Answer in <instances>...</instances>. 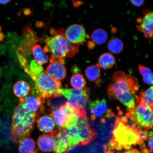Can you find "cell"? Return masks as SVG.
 <instances>
[{
    "instance_id": "cell-33",
    "label": "cell",
    "mask_w": 153,
    "mask_h": 153,
    "mask_svg": "<svg viewBox=\"0 0 153 153\" xmlns=\"http://www.w3.org/2000/svg\"><path fill=\"white\" fill-rule=\"evenodd\" d=\"M149 139L148 142V145L149 149H150V153H152L153 151V135L152 136L149 137Z\"/></svg>"
},
{
    "instance_id": "cell-8",
    "label": "cell",
    "mask_w": 153,
    "mask_h": 153,
    "mask_svg": "<svg viewBox=\"0 0 153 153\" xmlns=\"http://www.w3.org/2000/svg\"><path fill=\"white\" fill-rule=\"evenodd\" d=\"M45 100L35 88L30 90L27 97L20 99V103L24 108L38 116L45 109L44 105Z\"/></svg>"
},
{
    "instance_id": "cell-31",
    "label": "cell",
    "mask_w": 153,
    "mask_h": 153,
    "mask_svg": "<svg viewBox=\"0 0 153 153\" xmlns=\"http://www.w3.org/2000/svg\"><path fill=\"white\" fill-rule=\"evenodd\" d=\"M130 1L133 5L137 7L142 6L144 4L145 2V1H143V0H140V1L131 0Z\"/></svg>"
},
{
    "instance_id": "cell-19",
    "label": "cell",
    "mask_w": 153,
    "mask_h": 153,
    "mask_svg": "<svg viewBox=\"0 0 153 153\" xmlns=\"http://www.w3.org/2000/svg\"><path fill=\"white\" fill-rule=\"evenodd\" d=\"M37 122L38 129L43 133L51 132L55 126L53 118L48 116L41 117L37 120Z\"/></svg>"
},
{
    "instance_id": "cell-38",
    "label": "cell",
    "mask_w": 153,
    "mask_h": 153,
    "mask_svg": "<svg viewBox=\"0 0 153 153\" xmlns=\"http://www.w3.org/2000/svg\"><path fill=\"white\" fill-rule=\"evenodd\" d=\"M5 37V35L3 34V32H2L1 28V26H0V42H1L3 41Z\"/></svg>"
},
{
    "instance_id": "cell-25",
    "label": "cell",
    "mask_w": 153,
    "mask_h": 153,
    "mask_svg": "<svg viewBox=\"0 0 153 153\" xmlns=\"http://www.w3.org/2000/svg\"><path fill=\"white\" fill-rule=\"evenodd\" d=\"M108 48L111 53L114 54H118L123 50V42L118 37H113L108 42Z\"/></svg>"
},
{
    "instance_id": "cell-43",
    "label": "cell",
    "mask_w": 153,
    "mask_h": 153,
    "mask_svg": "<svg viewBox=\"0 0 153 153\" xmlns=\"http://www.w3.org/2000/svg\"><path fill=\"white\" fill-rule=\"evenodd\" d=\"M104 153H114V151H108V152H105Z\"/></svg>"
},
{
    "instance_id": "cell-44",
    "label": "cell",
    "mask_w": 153,
    "mask_h": 153,
    "mask_svg": "<svg viewBox=\"0 0 153 153\" xmlns=\"http://www.w3.org/2000/svg\"><path fill=\"white\" fill-rule=\"evenodd\" d=\"M0 75H1V72H0Z\"/></svg>"
},
{
    "instance_id": "cell-27",
    "label": "cell",
    "mask_w": 153,
    "mask_h": 153,
    "mask_svg": "<svg viewBox=\"0 0 153 153\" xmlns=\"http://www.w3.org/2000/svg\"><path fill=\"white\" fill-rule=\"evenodd\" d=\"M70 83L75 89L82 90L85 87L86 81L83 76L78 73L74 74L71 76Z\"/></svg>"
},
{
    "instance_id": "cell-34",
    "label": "cell",
    "mask_w": 153,
    "mask_h": 153,
    "mask_svg": "<svg viewBox=\"0 0 153 153\" xmlns=\"http://www.w3.org/2000/svg\"><path fill=\"white\" fill-rule=\"evenodd\" d=\"M95 44L92 41H89L87 43V47L88 49L91 50L94 48L95 46Z\"/></svg>"
},
{
    "instance_id": "cell-35",
    "label": "cell",
    "mask_w": 153,
    "mask_h": 153,
    "mask_svg": "<svg viewBox=\"0 0 153 153\" xmlns=\"http://www.w3.org/2000/svg\"><path fill=\"white\" fill-rule=\"evenodd\" d=\"M114 116V112L111 110H108L107 111L106 113L105 114V118H111L113 117Z\"/></svg>"
},
{
    "instance_id": "cell-32",
    "label": "cell",
    "mask_w": 153,
    "mask_h": 153,
    "mask_svg": "<svg viewBox=\"0 0 153 153\" xmlns=\"http://www.w3.org/2000/svg\"><path fill=\"white\" fill-rule=\"evenodd\" d=\"M142 153H150V151L144 143L139 145Z\"/></svg>"
},
{
    "instance_id": "cell-23",
    "label": "cell",
    "mask_w": 153,
    "mask_h": 153,
    "mask_svg": "<svg viewBox=\"0 0 153 153\" xmlns=\"http://www.w3.org/2000/svg\"><path fill=\"white\" fill-rule=\"evenodd\" d=\"M20 153H38L36 148V143L33 139L26 138L20 143L19 147Z\"/></svg>"
},
{
    "instance_id": "cell-5",
    "label": "cell",
    "mask_w": 153,
    "mask_h": 153,
    "mask_svg": "<svg viewBox=\"0 0 153 153\" xmlns=\"http://www.w3.org/2000/svg\"><path fill=\"white\" fill-rule=\"evenodd\" d=\"M127 111L126 116L138 129L148 131L152 129L153 110L146 103L135 98L134 109Z\"/></svg>"
},
{
    "instance_id": "cell-4",
    "label": "cell",
    "mask_w": 153,
    "mask_h": 153,
    "mask_svg": "<svg viewBox=\"0 0 153 153\" xmlns=\"http://www.w3.org/2000/svg\"><path fill=\"white\" fill-rule=\"evenodd\" d=\"M139 88L138 82L135 76L118 71L113 74L107 91L110 100H114L116 95L120 93L129 91L135 94Z\"/></svg>"
},
{
    "instance_id": "cell-18",
    "label": "cell",
    "mask_w": 153,
    "mask_h": 153,
    "mask_svg": "<svg viewBox=\"0 0 153 153\" xmlns=\"http://www.w3.org/2000/svg\"><path fill=\"white\" fill-rule=\"evenodd\" d=\"M85 74L86 77L90 81L95 82L97 85H100L102 81L100 79L101 71L97 64L88 67L85 70Z\"/></svg>"
},
{
    "instance_id": "cell-12",
    "label": "cell",
    "mask_w": 153,
    "mask_h": 153,
    "mask_svg": "<svg viewBox=\"0 0 153 153\" xmlns=\"http://www.w3.org/2000/svg\"><path fill=\"white\" fill-rule=\"evenodd\" d=\"M65 35L71 43L79 45H83L87 37L85 27L78 24H73L69 26L65 30Z\"/></svg>"
},
{
    "instance_id": "cell-37",
    "label": "cell",
    "mask_w": 153,
    "mask_h": 153,
    "mask_svg": "<svg viewBox=\"0 0 153 153\" xmlns=\"http://www.w3.org/2000/svg\"><path fill=\"white\" fill-rule=\"evenodd\" d=\"M124 153H140L138 149L136 148L132 149L128 151H126Z\"/></svg>"
},
{
    "instance_id": "cell-42",
    "label": "cell",
    "mask_w": 153,
    "mask_h": 153,
    "mask_svg": "<svg viewBox=\"0 0 153 153\" xmlns=\"http://www.w3.org/2000/svg\"><path fill=\"white\" fill-rule=\"evenodd\" d=\"M131 148V146H129V145L123 146V149H124L125 150H129Z\"/></svg>"
},
{
    "instance_id": "cell-17",
    "label": "cell",
    "mask_w": 153,
    "mask_h": 153,
    "mask_svg": "<svg viewBox=\"0 0 153 153\" xmlns=\"http://www.w3.org/2000/svg\"><path fill=\"white\" fill-rule=\"evenodd\" d=\"M38 148L42 152L49 153L52 152L53 141L49 134H43L38 137L37 140Z\"/></svg>"
},
{
    "instance_id": "cell-3",
    "label": "cell",
    "mask_w": 153,
    "mask_h": 153,
    "mask_svg": "<svg viewBox=\"0 0 153 153\" xmlns=\"http://www.w3.org/2000/svg\"><path fill=\"white\" fill-rule=\"evenodd\" d=\"M143 130H138L136 126H129L116 117L112 132V139L122 147L140 145L144 143L140 134Z\"/></svg>"
},
{
    "instance_id": "cell-14",
    "label": "cell",
    "mask_w": 153,
    "mask_h": 153,
    "mask_svg": "<svg viewBox=\"0 0 153 153\" xmlns=\"http://www.w3.org/2000/svg\"><path fill=\"white\" fill-rule=\"evenodd\" d=\"M89 105L91 113V119L93 120L101 117L108 111L107 102L105 99L91 101Z\"/></svg>"
},
{
    "instance_id": "cell-16",
    "label": "cell",
    "mask_w": 153,
    "mask_h": 153,
    "mask_svg": "<svg viewBox=\"0 0 153 153\" xmlns=\"http://www.w3.org/2000/svg\"><path fill=\"white\" fill-rule=\"evenodd\" d=\"M134 93L129 91L123 92L116 95L114 100H118L127 107V110H133L134 109L135 101Z\"/></svg>"
},
{
    "instance_id": "cell-6",
    "label": "cell",
    "mask_w": 153,
    "mask_h": 153,
    "mask_svg": "<svg viewBox=\"0 0 153 153\" xmlns=\"http://www.w3.org/2000/svg\"><path fill=\"white\" fill-rule=\"evenodd\" d=\"M30 77L35 83V88L43 99L54 98L62 95V83L48 75L45 71Z\"/></svg>"
},
{
    "instance_id": "cell-15",
    "label": "cell",
    "mask_w": 153,
    "mask_h": 153,
    "mask_svg": "<svg viewBox=\"0 0 153 153\" xmlns=\"http://www.w3.org/2000/svg\"><path fill=\"white\" fill-rule=\"evenodd\" d=\"M51 115L59 129L65 128L68 120V114L64 105L56 110L53 111Z\"/></svg>"
},
{
    "instance_id": "cell-13",
    "label": "cell",
    "mask_w": 153,
    "mask_h": 153,
    "mask_svg": "<svg viewBox=\"0 0 153 153\" xmlns=\"http://www.w3.org/2000/svg\"><path fill=\"white\" fill-rule=\"evenodd\" d=\"M45 71L53 79L60 82L66 77L67 74L66 68L64 65L56 61L50 63Z\"/></svg>"
},
{
    "instance_id": "cell-10",
    "label": "cell",
    "mask_w": 153,
    "mask_h": 153,
    "mask_svg": "<svg viewBox=\"0 0 153 153\" xmlns=\"http://www.w3.org/2000/svg\"><path fill=\"white\" fill-rule=\"evenodd\" d=\"M143 16L137 19L138 24L136 27L142 32L143 36L147 39H152L153 30V13L150 9H145L143 11Z\"/></svg>"
},
{
    "instance_id": "cell-41",
    "label": "cell",
    "mask_w": 153,
    "mask_h": 153,
    "mask_svg": "<svg viewBox=\"0 0 153 153\" xmlns=\"http://www.w3.org/2000/svg\"><path fill=\"white\" fill-rule=\"evenodd\" d=\"M11 1H10V0H9V1H7V0H6V1H0V4L5 5L8 4Z\"/></svg>"
},
{
    "instance_id": "cell-1",
    "label": "cell",
    "mask_w": 153,
    "mask_h": 153,
    "mask_svg": "<svg viewBox=\"0 0 153 153\" xmlns=\"http://www.w3.org/2000/svg\"><path fill=\"white\" fill-rule=\"evenodd\" d=\"M45 52L51 53L50 62H58L64 64L67 57H74L79 51V45H74L67 39L65 30L60 28L54 31L53 36L45 39Z\"/></svg>"
},
{
    "instance_id": "cell-40",
    "label": "cell",
    "mask_w": 153,
    "mask_h": 153,
    "mask_svg": "<svg viewBox=\"0 0 153 153\" xmlns=\"http://www.w3.org/2000/svg\"><path fill=\"white\" fill-rule=\"evenodd\" d=\"M115 149L116 150L121 151L122 149H123V147L121 145L118 144V143H117L116 145Z\"/></svg>"
},
{
    "instance_id": "cell-28",
    "label": "cell",
    "mask_w": 153,
    "mask_h": 153,
    "mask_svg": "<svg viewBox=\"0 0 153 153\" xmlns=\"http://www.w3.org/2000/svg\"><path fill=\"white\" fill-rule=\"evenodd\" d=\"M139 74L143 76V82L149 85H152L153 75L152 72L148 67L139 65L137 66Z\"/></svg>"
},
{
    "instance_id": "cell-29",
    "label": "cell",
    "mask_w": 153,
    "mask_h": 153,
    "mask_svg": "<svg viewBox=\"0 0 153 153\" xmlns=\"http://www.w3.org/2000/svg\"><path fill=\"white\" fill-rule=\"evenodd\" d=\"M67 102V100L65 97L61 95L54 98L49 99L47 104L49 108L53 111L64 106Z\"/></svg>"
},
{
    "instance_id": "cell-30",
    "label": "cell",
    "mask_w": 153,
    "mask_h": 153,
    "mask_svg": "<svg viewBox=\"0 0 153 153\" xmlns=\"http://www.w3.org/2000/svg\"><path fill=\"white\" fill-rule=\"evenodd\" d=\"M24 35L25 36L26 40L33 45L37 41L38 38L31 29L29 27H27L25 28Z\"/></svg>"
},
{
    "instance_id": "cell-39",
    "label": "cell",
    "mask_w": 153,
    "mask_h": 153,
    "mask_svg": "<svg viewBox=\"0 0 153 153\" xmlns=\"http://www.w3.org/2000/svg\"><path fill=\"white\" fill-rule=\"evenodd\" d=\"M74 6L77 7L83 4V2L81 1H74Z\"/></svg>"
},
{
    "instance_id": "cell-7",
    "label": "cell",
    "mask_w": 153,
    "mask_h": 153,
    "mask_svg": "<svg viewBox=\"0 0 153 153\" xmlns=\"http://www.w3.org/2000/svg\"><path fill=\"white\" fill-rule=\"evenodd\" d=\"M60 94L69 103L77 108H85L90 97L89 90L86 87L82 90L62 89Z\"/></svg>"
},
{
    "instance_id": "cell-21",
    "label": "cell",
    "mask_w": 153,
    "mask_h": 153,
    "mask_svg": "<svg viewBox=\"0 0 153 153\" xmlns=\"http://www.w3.org/2000/svg\"><path fill=\"white\" fill-rule=\"evenodd\" d=\"M32 51L35 60L34 61L38 65L42 66L48 62V57L41 45H34L32 48Z\"/></svg>"
},
{
    "instance_id": "cell-22",
    "label": "cell",
    "mask_w": 153,
    "mask_h": 153,
    "mask_svg": "<svg viewBox=\"0 0 153 153\" xmlns=\"http://www.w3.org/2000/svg\"><path fill=\"white\" fill-rule=\"evenodd\" d=\"M98 65L105 70L109 69L114 66L116 59L114 55L110 53H105L101 54L98 60Z\"/></svg>"
},
{
    "instance_id": "cell-11",
    "label": "cell",
    "mask_w": 153,
    "mask_h": 153,
    "mask_svg": "<svg viewBox=\"0 0 153 153\" xmlns=\"http://www.w3.org/2000/svg\"><path fill=\"white\" fill-rule=\"evenodd\" d=\"M53 141V151L55 153L65 152L69 149V141L67 129H59L50 133Z\"/></svg>"
},
{
    "instance_id": "cell-24",
    "label": "cell",
    "mask_w": 153,
    "mask_h": 153,
    "mask_svg": "<svg viewBox=\"0 0 153 153\" xmlns=\"http://www.w3.org/2000/svg\"><path fill=\"white\" fill-rule=\"evenodd\" d=\"M91 37L92 41L95 45H101L106 42L108 39V34L104 29L98 28L92 32Z\"/></svg>"
},
{
    "instance_id": "cell-20",
    "label": "cell",
    "mask_w": 153,
    "mask_h": 153,
    "mask_svg": "<svg viewBox=\"0 0 153 153\" xmlns=\"http://www.w3.org/2000/svg\"><path fill=\"white\" fill-rule=\"evenodd\" d=\"M30 90V86L27 82L23 80L17 82L13 86L14 94L20 99L27 97Z\"/></svg>"
},
{
    "instance_id": "cell-2",
    "label": "cell",
    "mask_w": 153,
    "mask_h": 153,
    "mask_svg": "<svg viewBox=\"0 0 153 153\" xmlns=\"http://www.w3.org/2000/svg\"><path fill=\"white\" fill-rule=\"evenodd\" d=\"M38 116L19 103L11 118V134L13 142L20 143L23 140L30 136Z\"/></svg>"
},
{
    "instance_id": "cell-26",
    "label": "cell",
    "mask_w": 153,
    "mask_h": 153,
    "mask_svg": "<svg viewBox=\"0 0 153 153\" xmlns=\"http://www.w3.org/2000/svg\"><path fill=\"white\" fill-rule=\"evenodd\" d=\"M153 87L152 86L146 90L137 93L135 98L148 105L153 110Z\"/></svg>"
},
{
    "instance_id": "cell-9",
    "label": "cell",
    "mask_w": 153,
    "mask_h": 153,
    "mask_svg": "<svg viewBox=\"0 0 153 153\" xmlns=\"http://www.w3.org/2000/svg\"><path fill=\"white\" fill-rule=\"evenodd\" d=\"M76 127L80 139V143L77 146H85L96 138L97 133L89 125L87 116L80 118Z\"/></svg>"
},
{
    "instance_id": "cell-36",
    "label": "cell",
    "mask_w": 153,
    "mask_h": 153,
    "mask_svg": "<svg viewBox=\"0 0 153 153\" xmlns=\"http://www.w3.org/2000/svg\"><path fill=\"white\" fill-rule=\"evenodd\" d=\"M72 71L74 74H78L80 71L79 68L77 66H74L72 68Z\"/></svg>"
}]
</instances>
